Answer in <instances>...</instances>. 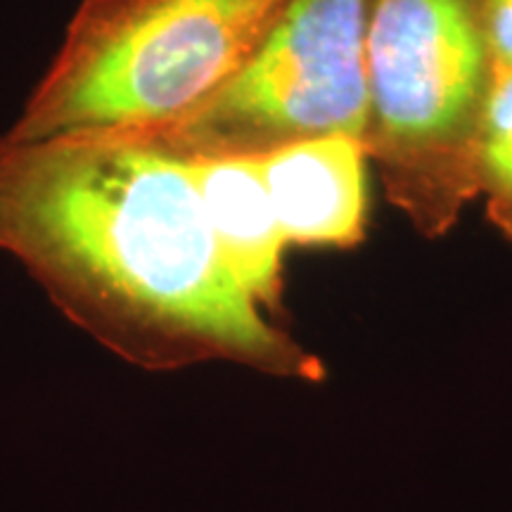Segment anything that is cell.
Listing matches in <instances>:
<instances>
[{
  "label": "cell",
  "instance_id": "obj_1",
  "mask_svg": "<svg viewBox=\"0 0 512 512\" xmlns=\"http://www.w3.org/2000/svg\"><path fill=\"white\" fill-rule=\"evenodd\" d=\"M0 252L131 366L309 368L223 264L185 159L140 128L0 136Z\"/></svg>",
  "mask_w": 512,
  "mask_h": 512
},
{
  "label": "cell",
  "instance_id": "obj_2",
  "mask_svg": "<svg viewBox=\"0 0 512 512\" xmlns=\"http://www.w3.org/2000/svg\"><path fill=\"white\" fill-rule=\"evenodd\" d=\"M290 0H81L3 138L171 124L247 67Z\"/></svg>",
  "mask_w": 512,
  "mask_h": 512
},
{
  "label": "cell",
  "instance_id": "obj_3",
  "mask_svg": "<svg viewBox=\"0 0 512 512\" xmlns=\"http://www.w3.org/2000/svg\"><path fill=\"white\" fill-rule=\"evenodd\" d=\"M368 155L392 200L446 228L479 188L477 140L494 60L477 0H370Z\"/></svg>",
  "mask_w": 512,
  "mask_h": 512
},
{
  "label": "cell",
  "instance_id": "obj_4",
  "mask_svg": "<svg viewBox=\"0 0 512 512\" xmlns=\"http://www.w3.org/2000/svg\"><path fill=\"white\" fill-rule=\"evenodd\" d=\"M368 12L370 0H290L228 86L185 117L140 131L181 159L266 155L318 136L366 145Z\"/></svg>",
  "mask_w": 512,
  "mask_h": 512
},
{
  "label": "cell",
  "instance_id": "obj_5",
  "mask_svg": "<svg viewBox=\"0 0 512 512\" xmlns=\"http://www.w3.org/2000/svg\"><path fill=\"white\" fill-rule=\"evenodd\" d=\"M287 245L349 247L366 223L363 140L318 136L254 155Z\"/></svg>",
  "mask_w": 512,
  "mask_h": 512
},
{
  "label": "cell",
  "instance_id": "obj_6",
  "mask_svg": "<svg viewBox=\"0 0 512 512\" xmlns=\"http://www.w3.org/2000/svg\"><path fill=\"white\" fill-rule=\"evenodd\" d=\"M185 166L230 275L256 304L278 302L287 240L256 157H192Z\"/></svg>",
  "mask_w": 512,
  "mask_h": 512
},
{
  "label": "cell",
  "instance_id": "obj_7",
  "mask_svg": "<svg viewBox=\"0 0 512 512\" xmlns=\"http://www.w3.org/2000/svg\"><path fill=\"white\" fill-rule=\"evenodd\" d=\"M477 183L512 235V69H494L477 140Z\"/></svg>",
  "mask_w": 512,
  "mask_h": 512
},
{
  "label": "cell",
  "instance_id": "obj_8",
  "mask_svg": "<svg viewBox=\"0 0 512 512\" xmlns=\"http://www.w3.org/2000/svg\"><path fill=\"white\" fill-rule=\"evenodd\" d=\"M494 69H512V0H477Z\"/></svg>",
  "mask_w": 512,
  "mask_h": 512
}]
</instances>
